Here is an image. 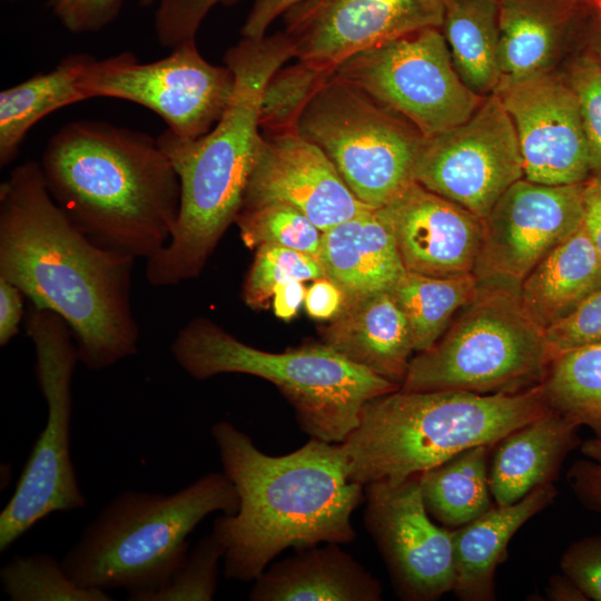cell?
I'll return each instance as SVG.
<instances>
[{
    "mask_svg": "<svg viewBox=\"0 0 601 601\" xmlns=\"http://www.w3.org/2000/svg\"><path fill=\"white\" fill-rule=\"evenodd\" d=\"M135 258L101 247L51 197L40 164L0 186V278L69 326L79 361L101 371L138 352L131 305Z\"/></svg>",
    "mask_w": 601,
    "mask_h": 601,
    "instance_id": "cell-1",
    "label": "cell"
},
{
    "mask_svg": "<svg viewBox=\"0 0 601 601\" xmlns=\"http://www.w3.org/2000/svg\"><path fill=\"white\" fill-rule=\"evenodd\" d=\"M601 287V260L582 228L552 249L522 280L521 305L543 331Z\"/></svg>",
    "mask_w": 601,
    "mask_h": 601,
    "instance_id": "cell-26",
    "label": "cell"
},
{
    "mask_svg": "<svg viewBox=\"0 0 601 601\" xmlns=\"http://www.w3.org/2000/svg\"><path fill=\"white\" fill-rule=\"evenodd\" d=\"M548 597L555 601H585L588 598L566 575L553 577L548 588Z\"/></svg>",
    "mask_w": 601,
    "mask_h": 601,
    "instance_id": "cell-48",
    "label": "cell"
},
{
    "mask_svg": "<svg viewBox=\"0 0 601 601\" xmlns=\"http://www.w3.org/2000/svg\"><path fill=\"white\" fill-rule=\"evenodd\" d=\"M238 0H158L155 30L158 41L166 47L195 39L208 12L217 4H233Z\"/></svg>",
    "mask_w": 601,
    "mask_h": 601,
    "instance_id": "cell-39",
    "label": "cell"
},
{
    "mask_svg": "<svg viewBox=\"0 0 601 601\" xmlns=\"http://www.w3.org/2000/svg\"><path fill=\"white\" fill-rule=\"evenodd\" d=\"M239 499L224 472L170 494L127 489L83 529L61 563L80 587L122 590L144 601L164 589L187 556L188 535L209 514H234Z\"/></svg>",
    "mask_w": 601,
    "mask_h": 601,
    "instance_id": "cell-6",
    "label": "cell"
},
{
    "mask_svg": "<svg viewBox=\"0 0 601 601\" xmlns=\"http://www.w3.org/2000/svg\"><path fill=\"white\" fill-rule=\"evenodd\" d=\"M26 332L35 345L47 420L0 513L1 553L51 513L87 504L71 459V384L80 362L75 339L59 315L33 305L27 314Z\"/></svg>",
    "mask_w": 601,
    "mask_h": 601,
    "instance_id": "cell-9",
    "label": "cell"
},
{
    "mask_svg": "<svg viewBox=\"0 0 601 601\" xmlns=\"http://www.w3.org/2000/svg\"><path fill=\"white\" fill-rule=\"evenodd\" d=\"M158 0H141L145 6ZM122 0H49L61 24L73 33L98 31L118 16Z\"/></svg>",
    "mask_w": 601,
    "mask_h": 601,
    "instance_id": "cell-40",
    "label": "cell"
},
{
    "mask_svg": "<svg viewBox=\"0 0 601 601\" xmlns=\"http://www.w3.org/2000/svg\"><path fill=\"white\" fill-rule=\"evenodd\" d=\"M594 12V11H593ZM591 26V45L595 48V57L601 62V18L594 12Z\"/></svg>",
    "mask_w": 601,
    "mask_h": 601,
    "instance_id": "cell-50",
    "label": "cell"
},
{
    "mask_svg": "<svg viewBox=\"0 0 601 601\" xmlns=\"http://www.w3.org/2000/svg\"><path fill=\"white\" fill-rule=\"evenodd\" d=\"M575 423L552 410L495 445L489 484L496 505H510L552 483L566 454L580 444Z\"/></svg>",
    "mask_w": 601,
    "mask_h": 601,
    "instance_id": "cell-23",
    "label": "cell"
},
{
    "mask_svg": "<svg viewBox=\"0 0 601 601\" xmlns=\"http://www.w3.org/2000/svg\"><path fill=\"white\" fill-rule=\"evenodd\" d=\"M494 93L513 124L525 179L572 185L591 176L579 104L566 80L549 71L501 81Z\"/></svg>",
    "mask_w": 601,
    "mask_h": 601,
    "instance_id": "cell-17",
    "label": "cell"
},
{
    "mask_svg": "<svg viewBox=\"0 0 601 601\" xmlns=\"http://www.w3.org/2000/svg\"><path fill=\"white\" fill-rule=\"evenodd\" d=\"M93 57L77 53L52 70L37 73L0 92V165L16 159L27 132L49 114L87 100L81 80Z\"/></svg>",
    "mask_w": 601,
    "mask_h": 601,
    "instance_id": "cell-27",
    "label": "cell"
},
{
    "mask_svg": "<svg viewBox=\"0 0 601 601\" xmlns=\"http://www.w3.org/2000/svg\"><path fill=\"white\" fill-rule=\"evenodd\" d=\"M224 554L223 542L211 531L189 549L170 582L164 589L147 595L144 601L213 600L218 584L219 562Z\"/></svg>",
    "mask_w": 601,
    "mask_h": 601,
    "instance_id": "cell-36",
    "label": "cell"
},
{
    "mask_svg": "<svg viewBox=\"0 0 601 601\" xmlns=\"http://www.w3.org/2000/svg\"><path fill=\"white\" fill-rule=\"evenodd\" d=\"M582 189L583 183H514L483 219L474 269L479 283L519 290L528 274L582 226Z\"/></svg>",
    "mask_w": 601,
    "mask_h": 601,
    "instance_id": "cell-14",
    "label": "cell"
},
{
    "mask_svg": "<svg viewBox=\"0 0 601 601\" xmlns=\"http://www.w3.org/2000/svg\"><path fill=\"white\" fill-rule=\"evenodd\" d=\"M601 18V0H580Z\"/></svg>",
    "mask_w": 601,
    "mask_h": 601,
    "instance_id": "cell-51",
    "label": "cell"
},
{
    "mask_svg": "<svg viewBox=\"0 0 601 601\" xmlns=\"http://www.w3.org/2000/svg\"><path fill=\"white\" fill-rule=\"evenodd\" d=\"M561 569L588 600L601 601V534L572 544L561 559Z\"/></svg>",
    "mask_w": 601,
    "mask_h": 601,
    "instance_id": "cell-41",
    "label": "cell"
},
{
    "mask_svg": "<svg viewBox=\"0 0 601 601\" xmlns=\"http://www.w3.org/2000/svg\"><path fill=\"white\" fill-rule=\"evenodd\" d=\"M40 167L58 206L101 247L147 260L169 242L180 184L157 138L77 120L49 139Z\"/></svg>",
    "mask_w": 601,
    "mask_h": 601,
    "instance_id": "cell-4",
    "label": "cell"
},
{
    "mask_svg": "<svg viewBox=\"0 0 601 601\" xmlns=\"http://www.w3.org/2000/svg\"><path fill=\"white\" fill-rule=\"evenodd\" d=\"M22 292L0 278V345L6 346L18 334L23 315Z\"/></svg>",
    "mask_w": 601,
    "mask_h": 601,
    "instance_id": "cell-46",
    "label": "cell"
},
{
    "mask_svg": "<svg viewBox=\"0 0 601 601\" xmlns=\"http://www.w3.org/2000/svg\"><path fill=\"white\" fill-rule=\"evenodd\" d=\"M447 0H304L285 14L295 58L336 69L346 58L404 35L441 29Z\"/></svg>",
    "mask_w": 601,
    "mask_h": 601,
    "instance_id": "cell-16",
    "label": "cell"
},
{
    "mask_svg": "<svg viewBox=\"0 0 601 601\" xmlns=\"http://www.w3.org/2000/svg\"><path fill=\"white\" fill-rule=\"evenodd\" d=\"M542 383L516 393L395 392L368 401L341 443L348 477L402 481L550 412Z\"/></svg>",
    "mask_w": 601,
    "mask_h": 601,
    "instance_id": "cell-5",
    "label": "cell"
},
{
    "mask_svg": "<svg viewBox=\"0 0 601 601\" xmlns=\"http://www.w3.org/2000/svg\"><path fill=\"white\" fill-rule=\"evenodd\" d=\"M306 289L300 280H292L276 286L273 294L275 315L284 321L292 319L304 304Z\"/></svg>",
    "mask_w": 601,
    "mask_h": 601,
    "instance_id": "cell-47",
    "label": "cell"
},
{
    "mask_svg": "<svg viewBox=\"0 0 601 601\" xmlns=\"http://www.w3.org/2000/svg\"><path fill=\"white\" fill-rule=\"evenodd\" d=\"M556 490L552 483L538 486L520 501L496 505L453 531L455 581L453 591L464 601L494 598V571L515 532L549 505Z\"/></svg>",
    "mask_w": 601,
    "mask_h": 601,
    "instance_id": "cell-25",
    "label": "cell"
},
{
    "mask_svg": "<svg viewBox=\"0 0 601 601\" xmlns=\"http://www.w3.org/2000/svg\"><path fill=\"white\" fill-rule=\"evenodd\" d=\"M552 358L577 348L601 344V287L569 315L544 331Z\"/></svg>",
    "mask_w": 601,
    "mask_h": 601,
    "instance_id": "cell-38",
    "label": "cell"
},
{
    "mask_svg": "<svg viewBox=\"0 0 601 601\" xmlns=\"http://www.w3.org/2000/svg\"><path fill=\"white\" fill-rule=\"evenodd\" d=\"M170 351L177 364L196 380L237 373L273 383L293 406L300 430L329 443H342L351 434L368 401L401 387L325 343L266 352L240 342L205 317L183 327Z\"/></svg>",
    "mask_w": 601,
    "mask_h": 601,
    "instance_id": "cell-7",
    "label": "cell"
},
{
    "mask_svg": "<svg viewBox=\"0 0 601 601\" xmlns=\"http://www.w3.org/2000/svg\"><path fill=\"white\" fill-rule=\"evenodd\" d=\"M297 132L317 145L352 193L374 209L415 181L424 136L335 72L306 106Z\"/></svg>",
    "mask_w": 601,
    "mask_h": 601,
    "instance_id": "cell-10",
    "label": "cell"
},
{
    "mask_svg": "<svg viewBox=\"0 0 601 601\" xmlns=\"http://www.w3.org/2000/svg\"><path fill=\"white\" fill-rule=\"evenodd\" d=\"M479 289L474 274L437 277L406 270L391 293L407 318L415 352L430 348Z\"/></svg>",
    "mask_w": 601,
    "mask_h": 601,
    "instance_id": "cell-30",
    "label": "cell"
},
{
    "mask_svg": "<svg viewBox=\"0 0 601 601\" xmlns=\"http://www.w3.org/2000/svg\"><path fill=\"white\" fill-rule=\"evenodd\" d=\"M335 75L403 116L425 138L464 122L485 98L459 77L439 28L362 50L343 60Z\"/></svg>",
    "mask_w": 601,
    "mask_h": 601,
    "instance_id": "cell-11",
    "label": "cell"
},
{
    "mask_svg": "<svg viewBox=\"0 0 601 601\" xmlns=\"http://www.w3.org/2000/svg\"><path fill=\"white\" fill-rule=\"evenodd\" d=\"M3 592L11 601H111L108 591L77 584L61 560L39 552L14 555L0 570Z\"/></svg>",
    "mask_w": 601,
    "mask_h": 601,
    "instance_id": "cell-32",
    "label": "cell"
},
{
    "mask_svg": "<svg viewBox=\"0 0 601 601\" xmlns=\"http://www.w3.org/2000/svg\"><path fill=\"white\" fill-rule=\"evenodd\" d=\"M287 204L323 233L372 208L348 188L334 164L297 131L262 134L242 208Z\"/></svg>",
    "mask_w": 601,
    "mask_h": 601,
    "instance_id": "cell-18",
    "label": "cell"
},
{
    "mask_svg": "<svg viewBox=\"0 0 601 601\" xmlns=\"http://www.w3.org/2000/svg\"><path fill=\"white\" fill-rule=\"evenodd\" d=\"M346 304V296L341 287L327 276L314 279L306 289L305 309L315 319L325 321L336 317Z\"/></svg>",
    "mask_w": 601,
    "mask_h": 601,
    "instance_id": "cell-42",
    "label": "cell"
},
{
    "mask_svg": "<svg viewBox=\"0 0 601 601\" xmlns=\"http://www.w3.org/2000/svg\"><path fill=\"white\" fill-rule=\"evenodd\" d=\"M239 506L214 520L225 546L224 575L256 580L285 549L355 539L351 518L365 497L364 485L347 474L341 443L313 439L280 456L262 452L228 421L210 427Z\"/></svg>",
    "mask_w": 601,
    "mask_h": 601,
    "instance_id": "cell-2",
    "label": "cell"
},
{
    "mask_svg": "<svg viewBox=\"0 0 601 601\" xmlns=\"http://www.w3.org/2000/svg\"><path fill=\"white\" fill-rule=\"evenodd\" d=\"M334 72L335 69L299 59L277 69L268 79L262 96L260 132L297 131L306 106Z\"/></svg>",
    "mask_w": 601,
    "mask_h": 601,
    "instance_id": "cell-33",
    "label": "cell"
},
{
    "mask_svg": "<svg viewBox=\"0 0 601 601\" xmlns=\"http://www.w3.org/2000/svg\"><path fill=\"white\" fill-rule=\"evenodd\" d=\"M552 359L519 290L480 284L442 336L412 357L400 390L516 393L541 384Z\"/></svg>",
    "mask_w": 601,
    "mask_h": 601,
    "instance_id": "cell-8",
    "label": "cell"
},
{
    "mask_svg": "<svg viewBox=\"0 0 601 601\" xmlns=\"http://www.w3.org/2000/svg\"><path fill=\"white\" fill-rule=\"evenodd\" d=\"M325 276L318 258L275 245L256 248L243 287L244 302L254 309L265 308L276 286L292 280H314Z\"/></svg>",
    "mask_w": 601,
    "mask_h": 601,
    "instance_id": "cell-35",
    "label": "cell"
},
{
    "mask_svg": "<svg viewBox=\"0 0 601 601\" xmlns=\"http://www.w3.org/2000/svg\"><path fill=\"white\" fill-rule=\"evenodd\" d=\"M568 482L587 508L601 512L600 464L592 460L575 462L568 474Z\"/></svg>",
    "mask_w": 601,
    "mask_h": 601,
    "instance_id": "cell-43",
    "label": "cell"
},
{
    "mask_svg": "<svg viewBox=\"0 0 601 601\" xmlns=\"http://www.w3.org/2000/svg\"><path fill=\"white\" fill-rule=\"evenodd\" d=\"M582 228L593 244L601 260V176L591 175L583 181Z\"/></svg>",
    "mask_w": 601,
    "mask_h": 601,
    "instance_id": "cell-45",
    "label": "cell"
},
{
    "mask_svg": "<svg viewBox=\"0 0 601 601\" xmlns=\"http://www.w3.org/2000/svg\"><path fill=\"white\" fill-rule=\"evenodd\" d=\"M489 445L467 449L420 473V486L428 514L449 528H460L491 508Z\"/></svg>",
    "mask_w": 601,
    "mask_h": 601,
    "instance_id": "cell-29",
    "label": "cell"
},
{
    "mask_svg": "<svg viewBox=\"0 0 601 601\" xmlns=\"http://www.w3.org/2000/svg\"><path fill=\"white\" fill-rule=\"evenodd\" d=\"M583 6L580 0H499L501 81L552 71Z\"/></svg>",
    "mask_w": 601,
    "mask_h": 601,
    "instance_id": "cell-24",
    "label": "cell"
},
{
    "mask_svg": "<svg viewBox=\"0 0 601 601\" xmlns=\"http://www.w3.org/2000/svg\"><path fill=\"white\" fill-rule=\"evenodd\" d=\"M304 0H256L242 27L243 38L259 40L269 26Z\"/></svg>",
    "mask_w": 601,
    "mask_h": 601,
    "instance_id": "cell-44",
    "label": "cell"
},
{
    "mask_svg": "<svg viewBox=\"0 0 601 601\" xmlns=\"http://www.w3.org/2000/svg\"><path fill=\"white\" fill-rule=\"evenodd\" d=\"M323 337L349 361L400 386L415 352L407 318L391 290L346 303Z\"/></svg>",
    "mask_w": 601,
    "mask_h": 601,
    "instance_id": "cell-22",
    "label": "cell"
},
{
    "mask_svg": "<svg viewBox=\"0 0 601 601\" xmlns=\"http://www.w3.org/2000/svg\"><path fill=\"white\" fill-rule=\"evenodd\" d=\"M376 210L406 270L437 277L474 274L483 238L477 215L416 181Z\"/></svg>",
    "mask_w": 601,
    "mask_h": 601,
    "instance_id": "cell-19",
    "label": "cell"
},
{
    "mask_svg": "<svg viewBox=\"0 0 601 601\" xmlns=\"http://www.w3.org/2000/svg\"><path fill=\"white\" fill-rule=\"evenodd\" d=\"M235 223L250 249L275 245L318 258L323 231L298 209L277 201L242 208Z\"/></svg>",
    "mask_w": 601,
    "mask_h": 601,
    "instance_id": "cell-34",
    "label": "cell"
},
{
    "mask_svg": "<svg viewBox=\"0 0 601 601\" xmlns=\"http://www.w3.org/2000/svg\"><path fill=\"white\" fill-rule=\"evenodd\" d=\"M524 178L511 118L496 93L464 122L424 137L414 180L484 219L499 198Z\"/></svg>",
    "mask_w": 601,
    "mask_h": 601,
    "instance_id": "cell-13",
    "label": "cell"
},
{
    "mask_svg": "<svg viewBox=\"0 0 601 601\" xmlns=\"http://www.w3.org/2000/svg\"><path fill=\"white\" fill-rule=\"evenodd\" d=\"M365 525L378 546L398 595L435 600L453 591V531L437 526L421 493L420 474L365 485Z\"/></svg>",
    "mask_w": 601,
    "mask_h": 601,
    "instance_id": "cell-15",
    "label": "cell"
},
{
    "mask_svg": "<svg viewBox=\"0 0 601 601\" xmlns=\"http://www.w3.org/2000/svg\"><path fill=\"white\" fill-rule=\"evenodd\" d=\"M566 81L579 104L591 175L601 176V62L597 57H580L572 65Z\"/></svg>",
    "mask_w": 601,
    "mask_h": 601,
    "instance_id": "cell-37",
    "label": "cell"
},
{
    "mask_svg": "<svg viewBox=\"0 0 601 601\" xmlns=\"http://www.w3.org/2000/svg\"><path fill=\"white\" fill-rule=\"evenodd\" d=\"M295 51L284 31L243 38L225 55L235 75L230 104L204 136L184 139L169 129L157 141L180 184L178 217L167 245L146 260L152 286H174L197 277L226 229L239 214L262 138L259 111L265 86Z\"/></svg>",
    "mask_w": 601,
    "mask_h": 601,
    "instance_id": "cell-3",
    "label": "cell"
},
{
    "mask_svg": "<svg viewBox=\"0 0 601 601\" xmlns=\"http://www.w3.org/2000/svg\"><path fill=\"white\" fill-rule=\"evenodd\" d=\"M441 31L463 83L482 97L494 93L502 79L499 0H447Z\"/></svg>",
    "mask_w": 601,
    "mask_h": 601,
    "instance_id": "cell-28",
    "label": "cell"
},
{
    "mask_svg": "<svg viewBox=\"0 0 601 601\" xmlns=\"http://www.w3.org/2000/svg\"><path fill=\"white\" fill-rule=\"evenodd\" d=\"M81 89L87 99L117 98L148 108L176 136L196 139L228 108L235 75L226 65L208 62L191 39L152 62L141 63L131 52L95 59L82 77Z\"/></svg>",
    "mask_w": 601,
    "mask_h": 601,
    "instance_id": "cell-12",
    "label": "cell"
},
{
    "mask_svg": "<svg viewBox=\"0 0 601 601\" xmlns=\"http://www.w3.org/2000/svg\"><path fill=\"white\" fill-rule=\"evenodd\" d=\"M582 453L601 465V441L594 439L588 440L581 444Z\"/></svg>",
    "mask_w": 601,
    "mask_h": 601,
    "instance_id": "cell-49",
    "label": "cell"
},
{
    "mask_svg": "<svg viewBox=\"0 0 601 601\" xmlns=\"http://www.w3.org/2000/svg\"><path fill=\"white\" fill-rule=\"evenodd\" d=\"M318 259L346 303L392 290L406 272L391 228L374 208L324 231Z\"/></svg>",
    "mask_w": 601,
    "mask_h": 601,
    "instance_id": "cell-20",
    "label": "cell"
},
{
    "mask_svg": "<svg viewBox=\"0 0 601 601\" xmlns=\"http://www.w3.org/2000/svg\"><path fill=\"white\" fill-rule=\"evenodd\" d=\"M549 407L601 441V344L554 357L542 382Z\"/></svg>",
    "mask_w": 601,
    "mask_h": 601,
    "instance_id": "cell-31",
    "label": "cell"
},
{
    "mask_svg": "<svg viewBox=\"0 0 601 601\" xmlns=\"http://www.w3.org/2000/svg\"><path fill=\"white\" fill-rule=\"evenodd\" d=\"M381 583L338 543L296 550L256 580L252 601H378Z\"/></svg>",
    "mask_w": 601,
    "mask_h": 601,
    "instance_id": "cell-21",
    "label": "cell"
}]
</instances>
